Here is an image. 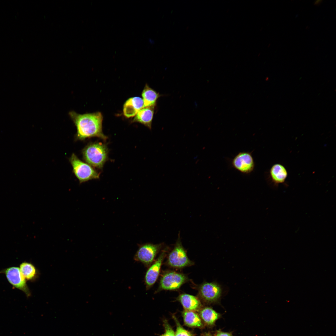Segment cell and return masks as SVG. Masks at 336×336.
Listing matches in <instances>:
<instances>
[{"mask_svg": "<svg viewBox=\"0 0 336 336\" xmlns=\"http://www.w3.org/2000/svg\"><path fill=\"white\" fill-rule=\"evenodd\" d=\"M69 115L77 128L78 139L83 140L93 137L104 140L107 138L102 132L103 116L101 113L81 114L71 111Z\"/></svg>", "mask_w": 336, "mask_h": 336, "instance_id": "cell-1", "label": "cell"}, {"mask_svg": "<svg viewBox=\"0 0 336 336\" xmlns=\"http://www.w3.org/2000/svg\"><path fill=\"white\" fill-rule=\"evenodd\" d=\"M84 159L89 165L101 169L108 159V149L106 145L101 142L90 144L83 151Z\"/></svg>", "mask_w": 336, "mask_h": 336, "instance_id": "cell-2", "label": "cell"}, {"mask_svg": "<svg viewBox=\"0 0 336 336\" xmlns=\"http://www.w3.org/2000/svg\"><path fill=\"white\" fill-rule=\"evenodd\" d=\"M73 171L80 183L99 178V174L87 163L80 160L74 154L70 158Z\"/></svg>", "mask_w": 336, "mask_h": 336, "instance_id": "cell-3", "label": "cell"}, {"mask_svg": "<svg viewBox=\"0 0 336 336\" xmlns=\"http://www.w3.org/2000/svg\"><path fill=\"white\" fill-rule=\"evenodd\" d=\"M222 294L221 286L216 282H205L198 288V297L207 304L219 303Z\"/></svg>", "mask_w": 336, "mask_h": 336, "instance_id": "cell-4", "label": "cell"}, {"mask_svg": "<svg viewBox=\"0 0 336 336\" xmlns=\"http://www.w3.org/2000/svg\"><path fill=\"white\" fill-rule=\"evenodd\" d=\"M189 280L187 276L174 271H168L161 276L156 292L162 290H175L178 289Z\"/></svg>", "mask_w": 336, "mask_h": 336, "instance_id": "cell-5", "label": "cell"}, {"mask_svg": "<svg viewBox=\"0 0 336 336\" xmlns=\"http://www.w3.org/2000/svg\"><path fill=\"white\" fill-rule=\"evenodd\" d=\"M179 239L169 254L167 261V264L169 266L177 268H181L194 264V263L188 258L186 252Z\"/></svg>", "mask_w": 336, "mask_h": 336, "instance_id": "cell-6", "label": "cell"}, {"mask_svg": "<svg viewBox=\"0 0 336 336\" xmlns=\"http://www.w3.org/2000/svg\"><path fill=\"white\" fill-rule=\"evenodd\" d=\"M162 246L161 244L150 243L139 245L134 259L136 261L141 262L146 267H149L154 261Z\"/></svg>", "mask_w": 336, "mask_h": 336, "instance_id": "cell-7", "label": "cell"}, {"mask_svg": "<svg viewBox=\"0 0 336 336\" xmlns=\"http://www.w3.org/2000/svg\"><path fill=\"white\" fill-rule=\"evenodd\" d=\"M1 272L5 275L8 282L15 288L22 291L27 297L31 296V292L27 284L26 280L19 267H9L2 269Z\"/></svg>", "mask_w": 336, "mask_h": 336, "instance_id": "cell-8", "label": "cell"}, {"mask_svg": "<svg viewBox=\"0 0 336 336\" xmlns=\"http://www.w3.org/2000/svg\"><path fill=\"white\" fill-rule=\"evenodd\" d=\"M233 167L241 173L248 174L254 169L255 163L252 153L248 152H240L232 159Z\"/></svg>", "mask_w": 336, "mask_h": 336, "instance_id": "cell-9", "label": "cell"}, {"mask_svg": "<svg viewBox=\"0 0 336 336\" xmlns=\"http://www.w3.org/2000/svg\"><path fill=\"white\" fill-rule=\"evenodd\" d=\"M166 251H163L157 259L151 265L145 276V283L147 290L150 289L157 279L163 260L166 256Z\"/></svg>", "mask_w": 336, "mask_h": 336, "instance_id": "cell-10", "label": "cell"}, {"mask_svg": "<svg viewBox=\"0 0 336 336\" xmlns=\"http://www.w3.org/2000/svg\"><path fill=\"white\" fill-rule=\"evenodd\" d=\"M144 107L142 99L139 97H131L125 103L123 107V113L127 118L133 117L137 114Z\"/></svg>", "mask_w": 336, "mask_h": 336, "instance_id": "cell-11", "label": "cell"}, {"mask_svg": "<svg viewBox=\"0 0 336 336\" xmlns=\"http://www.w3.org/2000/svg\"><path fill=\"white\" fill-rule=\"evenodd\" d=\"M199 315L204 324L209 328L213 327L222 315L210 307H202L199 311Z\"/></svg>", "mask_w": 336, "mask_h": 336, "instance_id": "cell-12", "label": "cell"}, {"mask_svg": "<svg viewBox=\"0 0 336 336\" xmlns=\"http://www.w3.org/2000/svg\"><path fill=\"white\" fill-rule=\"evenodd\" d=\"M185 310L193 311H199L202 307L200 300L196 297L192 295L182 293L177 298Z\"/></svg>", "mask_w": 336, "mask_h": 336, "instance_id": "cell-13", "label": "cell"}, {"mask_svg": "<svg viewBox=\"0 0 336 336\" xmlns=\"http://www.w3.org/2000/svg\"><path fill=\"white\" fill-rule=\"evenodd\" d=\"M271 182L276 185L284 183L288 176V172L285 167L279 163L273 165L269 172Z\"/></svg>", "mask_w": 336, "mask_h": 336, "instance_id": "cell-14", "label": "cell"}, {"mask_svg": "<svg viewBox=\"0 0 336 336\" xmlns=\"http://www.w3.org/2000/svg\"><path fill=\"white\" fill-rule=\"evenodd\" d=\"M155 107H145L142 108L135 115L133 122L140 123L151 129Z\"/></svg>", "mask_w": 336, "mask_h": 336, "instance_id": "cell-15", "label": "cell"}, {"mask_svg": "<svg viewBox=\"0 0 336 336\" xmlns=\"http://www.w3.org/2000/svg\"><path fill=\"white\" fill-rule=\"evenodd\" d=\"M184 324L189 327L202 328L204 324L199 315L195 311L184 310L182 312Z\"/></svg>", "mask_w": 336, "mask_h": 336, "instance_id": "cell-16", "label": "cell"}, {"mask_svg": "<svg viewBox=\"0 0 336 336\" xmlns=\"http://www.w3.org/2000/svg\"><path fill=\"white\" fill-rule=\"evenodd\" d=\"M161 96L159 93L146 84L142 93L144 107H155L157 99Z\"/></svg>", "mask_w": 336, "mask_h": 336, "instance_id": "cell-17", "label": "cell"}, {"mask_svg": "<svg viewBox=\"0 0 336 336\" xmlns=\"http://www.w3.org/2000/svg\"><path fill=\"white\" fill-rule=\"evenodd\" d=\"M19 268L26 280L34 281L39 276L37 269L30 263L26 261L22 262L20 265Z\"/></svg>", "mask_w": 336, "mask_h": 336, "instance_id": "cell-18", "label": "cell"}, {"mask_svg": "<svg viewBox=\"0 0 336 336\" xmlns=\"http://www.w3.org/2000/svg\"><path fill=\"white\" fill-rule=\"evenodd\" d=\"M172 317L175 322L176 326L175 336H193V334L191 332L185 329L181 326L175 315H173Z\"/></svg>", "mask_w": 336, "mask_h": 336, "instance_id": "cell-19", "label": "cell"}, {"mask_svg": "<svg viewBox=\"0 0 336 336\" xmlns=\"http://www.w3.org/2000/svg\"><path fill=\"white\" fill-rule=\"evenodd\" d=\"M163 324L165 332L161 336H175V332L166 320H163Z\"/></svg>", "mask_w": 336, "mask_h": 336, "instance_id": "cell-20", "label": "cell"}, {"mask_svg": "<svg viewBox=\"0 0 336 336\" xmlns=\"http://www.w3.org/2000/svg\"><path fill=\"white\" fill-rule=\"evenodd\" d=\"M214 336H233L231 332H224L221 329L217 330L214 334Z\"/></svg>", "mask_w": 336, "mask_h": 336, "instance_id": "cell-21", "label": "cell"}, {"mask_svg": "<svg viewBox=\"0 0 336 336\" xmlns=\"http://www.w3.org/2000/svg\"><path fill=\"white\" fill-rule=\"evenodd\" d=\"M202 336H213L210 333H207L204 334Z\"/></svg>", "mask_w": 336, "mask_h": 336, "instance_id": "cell-22", "label": "cell"}]
</instances>
